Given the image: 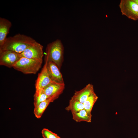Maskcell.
<instances>
[{"instance_id": "obj_1", "label": "cell", "mask_w": 138, "mask_h": 138, "mask_svg": "<svg viewBox=\"0 0 138 138\" xmlns=\"http://www.w3.org/2000/svg\"><path fill=\"white\" fill-rule=\"evenodd\" d=\"M36 41L31 37L18 33L7 37L0 51L9 50L21 54Z\"/></svg>"}, {"instance_id": "obj_2", "label": "cell", "mask_w": 138, "mask_h": 138, "mask_svg": "<svg viewBox=\"0 0 138 138\" xmlns=\"http://www.w3.org/2000/svg\"><path fill=\"white\" fill-rule=\"evenodd\" d=\"M64 50L63 45L60 39H57L49 43L46 49L45 63L52 62L60 70L63 61Z\"/></svg>"}, {"instance_id": "obj_3", "label": "cell", "mask_w": 138, "mask_h": 138, "mask_svg": "<svg viewBox=\"0 0 138 138\" xmlns=\"http://www.w3.org/2000/svg\"><path fill=\"white\" fill-rule=\"evenodd\" d=\"M42 61V59H33L22 57L13 67L25 74H35L41 68Z\"/></svg>"}, {"instance_id": "obj_4", "label": "cell", "mask_w": 138, "mask_h": 138, "mask_svg": "<svg viewBox=\"0 0 138 138\" xmlns=\"http://www.w3.org/2000/svg\"><path fill=\"white\" fill-rule=\"evenodd\" d=\"M119 6L122 15L133 20H138V5L133 0H121Z\"/></svg>"}, {"instance_id": "obj_5", "label": "cell", "mask_w": 138, "mask_h": 138, "mask_svg": "<svg viewBox=\"0 0 138 138\" xmlns=\"http://www.w3.org/2000/svg\"><path fill=\"white\" fill-rule=\"evenodd\" d=\"M43 48V46L36 41L20 54L22 57L33 59H42Z\"/></svg>"}, {"instance_id": "obj_6", "label": "cell", "mask_w": 138, "mask_h": 138, "mask_svg": "<svg viewBox=\"0 0 138 138\" xmlns=\"http://www.w3.org/2000/svg\"><path fill=\"white\" fill-rule=\"evenodd\" d=\"M65 87L64 83H60L53 82L45 86L43 89L51 102L57 99L63 93Z\"/></svg>"}, {"instance_id": "obj_7", "label": "cell", "mask_w": 138, "mask_h": 138, "mask_svg": "<svg viewBox=\"0 0 138 138\" xmlns=\"http://www.w3.org/2000/svg\"><path fill=\"white\" fill-rule=\"evenodd\" d=\"M21 57L20 54L9 50L0 51V65L13 67Z\"/></svg>"}, {"instance_id": "obj_8", "label": "cell", "mask_w": 138, "mask_h": 138, "mask_svg": "<svg viewBox=\"0 0 138 138\" xmlns=\"http://www.w3.org/2000/svg\"><path fill=\"white\" fill-rule=\"evenodd\" d=\"M47 63H45L41 72L38 74L35 85L36 91L43 89L47 85L53 82L51 79L48 74Z\"/></svg>"}, {"instance_id": "obj_9", "label": "cell", "mask_w": 138, "mask_h": 138, "mask_svg": "<svg viewBox=\"0 0 138 138\" xmlns=\"http://www.w3.org/2000/svg\"><path fill=\"white\" fill-rule=\"evenodd\" d=\"M47 68L49 77L52 81L59 83H64L60 70L55 63L52 62L47 63Z\"/></svg>"}, {"instance_id": "obj_10", "label": "cell", "mask_w": 138, "mask_h": 138, "mask_svg": "<svg viewBox=\"0 0 138 138\" xmlns=\"http://www.w3.org/2000/svg\"><path fill=\"white\" fill-rule=\"evenodd\" d=\"M94 92L93 85L89 84L82 89L76 91L72 97L75 100L84 103Z\"/></svg>"}, {"instance_id": "obj_11", "label": "cell", "mask_w": 138, "mask_h": 138, "mask_svg": "<svg viewBox=\"0 0 138 138\" xmlns=\"http://www.w3.org/2000/svg\"><path fill=\"white\" fill-rule=\"evenodd\" d=\"M12 26V23L9 20L0 17V47L4 44Z\"/></svg>"}, {"instance_id": "obj_12", "label": "cell", "mask_w": 138, "mask_h": 138, "mask_svg": "<svg viewBox=\"0 0 138 138\" xmlns=\"http://www.w3.org/2000/svg\"><path fill=\"white\" fill-rule=\"evenodd\" d=\"M72 118L76 122H91L92 115L84 109L77 112H72Z\"/></svg>"}, {"instance_id": "obj_13", "label": "cell", "mask_w": 138, "mask_h": 138, "mask_svg": "<svg viewBox=\"0 0 138 138\" xmlns=\"http://www.w3.org/2000/svg\"><path fill=\"white\" fill-rule=\"evenodd\" d=\"M84 109L83 103L76 100L72 97L70 100L69 105L65 108L68 111L72 112H77Z\"/></svg>"}, {"instance_id": "obj_14", "label": "cell", "mask_w": 138, "mask_h": 138, "mask_svg": "<svg viewBox=\"0 0 138 138\" xmlns=\"http://www.w3.org/2000/svg\"><path fill=\"white\" fill-rule=\"evenodd\" d=\"M51 102L50 99H48L34 108L33 113L37 118L39 119L41 118L44 111Z\"/></svg>"}, {"instance_id": "obj_15", "label": "cell", "mask_w": 138, "mask_h": 138, "mask_svg": "<svg viewBox=\"0 0 138 138\" xmlns=\"http://www.w3.org/2000/svg\"><path fill=\"white\" fill-rule=\"evenodd\" d=\"M98 98L94 92L93 93L84 103V109L89 113L91 114L93 107Z\"/></svg>"}, {"instance_id": "obj_16", "label": "cell", "mask_w": 138, "mask_h": 138, "mask_svg": "<svg viewBox=\"0 0 138 138\" xmlns=\"http://www.w3.org/2000/svg\"><path fill=\"white\" fill-rule=\"evenodd\" d=\"M48 99L47 96L43 92V89L36 91L33 96V104L34 108Z\"/></svg>"}, {"instance_id": "obj_17", "label": "cell", "mask_w": 138, "mask_h": 138, "mask_svg": "<svg viewBox=\"0 0 138 138\" xmlns=\"http://www.w3.org/2000/svg\"><path fill=\"white\" fill-rule=\"evenodd\" d=\"M41 133L43 138H57V135L46 128L43 129Z\"/></svg>"}, {"instance_id": "obj_18", "label": "cell", "mask_w": 138, "mask_h": 138, "mask_svg": "<svg viewBox=\"0 0 138 138\" xmlns=\"http://www.w3.org/2000/svg\"><path fill=\"white\" fill-rule=\"evenodd\" d=\"M138 5V0H133Z\"/></svg>"}, {"instance_id": "obj_19", "label": "cell", "mask_w": 138, "mask_h": 138, "mask_svg": "<svg viewBox=\"0 0 138 138\" xmlns=\"http://www.w3.org/2000/svg\"><path fill=\"white\" fill-rule=\"evenodd\" d=\"M57 138H61L60 136H58Z\"/></svg>"}]
</instances>
